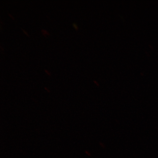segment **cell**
Wrapping results in <instances>:
<instances>
[{"instance_id":"1","label":"cell","mask_w":158,"mask_h":158,"mask_svg":"<svg viewBox=\"0 0 158 158\" xmlns=\"http://www.w3.org/2000/svg\"><path fill=\"white\" fill-rule=\"evenodd\" d=\"M73 27H74L75 28V29H76V30H77L78 27L76 25V24H75V23H73Z\"/></svg>"}]
</instances>
